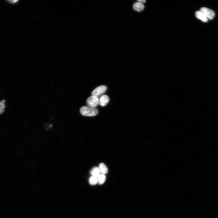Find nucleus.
I'll return each instance as SVG.
<instances>
[{
    "instance_id": "20e7f679",
    "label": "nucleus",
    "mask_w": 218,
    "mask_h": 218,
    "mask_svg": "<svg viewBox=\"0 0 218 218\" xmlns=\"http://www.w3.org/2000/svg\"><path fill=\"white\" fill-rule=\"evenodd\" d=\"M200 11L205 15L208 19L212 20L215 17L214 12L207 8H202L201 9Z\"/></svg>"
},
{
    "instance_id": "ddd939ff",
    "label": "nucleus",
    "mask_w": 218,
    "mask_h": 218,
    "mask_svg": "<svg viewBox=\"0 0 218 218\" xmlns=\"http://www.w3.org/2000/svg\"><path fill=\"white\" fill-rule=\"evenodd\" d=\"M138 1L140 3H144L146 2V1H145V0H140V1Z\"/></svg>"
},
{
    "instance_id": "9b49d317",
    "label": "nucleus",
    "mask_w": 218,
    "mask_h": 218,
    "mask_svg": "<svg viewBox=\"0 0 218 218\" xmlns=\"http://www.w3.org/2000/svg\"><path fill=\"white\" fill-rule=\"evenodd\" d=\"M98 182L100 184H103L106 180V176L103 174H100L98 177Z\"/></svg>"
},
{
    "instance_id": "423d86ee",
    "label": "nucleus",
    "mask_w": 218,
    "mask_h": 218,
    "mask_svg": "<svg viewBox=\"0 0 218 218\" xmlns=\"http://www.w3.org/2000/svg\"><path fill=\"white\" fill-rule=\"evenodd\" d=\"M196 17L204 22H207L208 19L205 15L201 11H197L195 13Z\"/></svg>"
},
{
    "instance_id": "f257e3e1",
    "label": "nucleus",
    "mask_w": 218,
    "mask_h": 218,
    "mask_svg": "<svg viewBox=\"0 0 218 218\" xmlns=\"http://www.w3.org/2000/svg\"><path fill=\"white\" fill-rule=\"evenodd\" d=\"M80 111L82 115L86 117L95 116L98 113V111L96 108L87 106L82 107Z\"/></svg>"
},
{
    "instance_id": "1a4fd4ad",
    "label": "nucleus",
    "mask_w": 218,
    "mask_h": 218,
    "mask_svg": "<svg viewBox=\"0 0 218 218\" xmlns=\"http://www.w3.org/2000/svg\"><path fill=\"white\" fill-rule=\"evenodd\" d=\"M99 169L100 173L102 174H107L108 172V169L106 166L103 163H101L99 166Z\"/></svg>"
},
{
    "instance_id": "f03ea898",
    "label": "nucleus",
    "mask_w": 218,
    "mask_h": 218,
    "mask_svg": "<svg viewBox=\"0 0 218 218\" xmlns=\"http://www.w3.org/2000/svg\"><path fill=\"white\" fill-rule=\"evenodd\" d=\"M107 89V87L104 85H101L97 87L92 93V95L98 98L103 95Z\"/></svg>"
},
{
    "instance_id": "7ed1b4c3",
    "label": "nucleus",
    "mask_w": 218,
    "mask_h": 218,
    "mask_svg": "<svg viewBox=\"0 0 218 218\" xmlns=\"http://www.w3.org/2000/svg\"><path fill=\"white\" fill-rule=\"evenodd\" d=\"M86 102L88 106L95 108L99 104V98L95 96L92 95L87 99Z\"/></svg>"
},
{
    "instance_id": "0eeeda50",
    "label": "nucleus",
    "mask_w": 218,
    "mask_h": 218,
    "mask_svg": "<svg viewBox=\"0 0 218 218\" xmlns=\"http://www.w3.org/2000/svg\"><path fill=\"white\" fill-rule=\"evenodd\" d=\"M144 6L143 3L139 2H137L135 3L133 6V9L138 12H141L144 9Z\"/></svg>"
},
{
    "instance_id": "39448f33",
    "label": "nucleus",
    "mask_w": 218,
    "mask_h": 218,
    "mask_svg": "<svg viewBox=\"0 0 218 218\" xmlns=\"http://www.w3.org/2000/svg\"><path fill=\"white\" fill-rule=\"evenodd\" d=\"M110 99L108 96L103 95L99 98V104L101 106H104L108 103Z\"/></svg>"
},
{
    "instance_id": "9d476101",
    "label": "nucleus",
    "mask_w": 218,
    "mask_h": 218,
    "mask_svg": "<svg viewBox=\"0 0 218 218\" xmlns=\"http://www.w3.org/2000/svg\"><path fill=\"white\" fill-rule=\"evenodd\" d=\"M89 184L92 185H96L98 182V177L92 176L90 177L89 179Z\"/></svg>"
},
{
    "instance_id": "6e6552de",
    "label": "nucleus",
    "mask_w": 218,
    "mask_h": 218,
    "mask_svg": "<svg viewBox=\"0 0 218 218\" xmlns=\"http://www.w3.org/2000/svg\"><path fill=\"white\" fill-rule=\"evenodd\" d=\"M100 171L98 167H95L92 168L90 171V174L92 176L98 177L100 175Z\"/></svg>"
},
{
    "instance_id": "f8f14e48",
    "label": "nucleus",
    "mask_w": 218,
    "mask_h": 218,
    "mask_svg": "<svg viewBox=\"0 0 218 218\" xmlns=\"http://www.w3.org/2000/svg\"><path fill=\"white\" fill-rule=\"evenodd\" d=\"M5 107V105L4 103L2 101H0V114L3 113L4 111Z\"/></svg>"
}]
</instances>
